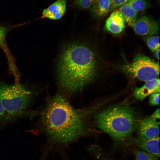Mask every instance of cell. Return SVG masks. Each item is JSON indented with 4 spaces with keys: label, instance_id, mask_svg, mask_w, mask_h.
Here are the masks:
<instances>
[{
    "label": "cell",
    "instance_id": "obj_1",
    "mask_svg": "<svg viewBox=\"0 0 160 160\" xmlns=\"http://www.w3.org/2000/svg\"><path fill=\"white\" fill-rule=\"evenodd\" d=\"M90 111L87 108H76L64 96L57 95L41 113L42 129L53 142L71 143L88 134Z\"/></svg>",
    "mask_w": 160,
    "mask_h": 160
},
{
    "label": "cell",
    "instance_id": "obj_2",
    "mask_svg": "<svg viewBox=\"0 0 160 160\" xmlns=\"http://www.w3.org/2000/svg\"><path fill=\"white\" fill-rule=\"evenodd\" d=\"M96 70L95 58L92 51L83 44L70 45L64 49L58 61L59 84L66 92H77L91 81Z\"/></svg>",
    "mask_w": 160,
    "mask_h": 160
},
{
    "label": "cell",
    "instance_id": "obj_3",
    "mask_svg": "<svg viewBox=\"0 0 160 160\" xmlns=\"http://www.w3.org/2000/svg\"><path fill=\"white\" fill-rule=\"evenodd\" d=\"M136 121L133 111L122 106L103 111L96 117L97 127L117 141L124 140L129 136L136 127Z\"/></svg>",
    "mask_w": 160,
    "mask_h": 160
},
{
    "label": "cell",
    "instance_id": "obj_4",
    "mask_svg": "<svg viewBox=\"0 0 160 160\" xmlns=\"http://www.w3.org/2000/svg\"><path fill=\"white\" fill-rule=\"evenodd\" d=\"M33 92L19 83L8 84L0 82V101L6 113L11 119L25 113L33 100Z\"/></svg>",
    "mask_w": 160,
    "mask_h": 160
},
{
    "label": "cell",
    "instance_id": "obj_5",
    "mask_svg": "<svg viewBox=\"0 0 160 160\" xmlns=\"http://www.w3.org/2000/svg\"><path fill=\"white\" fill-rule=\"evenodd\" d=\"M122 68L137 79L147 82L155 79L159 75L160 66L154 60L142 55H138L130 63Z\"/></svg>",
    "mask_w": 160,
    "mask_h": 160
},
{
    "label": "cell",
    "instance_id": "obj_6",
    "mask_svg": "<svg viewBox=\"0 0 160 160\" xmlns=\"http://www.w3.org/2000/svg\"><path fill=\"white\" fill-rule=\"evenodd\" d=\"M133 28L137 34L142 36H152L159 32L158 23L145 16L137 19Z\"/></svg>",
    "mask_w": 160,
    "mask_h": 160
},
{
    "label": "cell",
    "instance_id": "obj_7",
    "mask_svg": "<svg viewBox=\"0 0 160 160\" xmlns=\"http://www.w3.org/2000/svg\"><path fill=\"white\" fill-rule=\"evenodd\" d=\"M159 124L151 117L143 119L139 126L138 138L147 139L159 136Z\"/></svg>",
    "mask_w": 160,
    "mask_h": 160
},
{
    "label": "cell",
    "instance_id": "obj_8",
    "mask_svg": "<svg viewBox=\"0 0 160 160\" xmlns=\"http://www.w3.org/2000/svg\"><path fill=\"white\" fill-rule=\"evenodd\" d=\"M131 141L139 149L155 155L160 156V138L159 136L147 139H141L133 138Z\"/></svg>",
    "mask_w": 160,
    "mask_h": 160
},
{
    "label": "cell",
    "instance_id": "obj_9",
    "mask_svg": "<svg viewBox=\"0 0 160 160\" xmlns=\"http://www.w3.org/2000/svg\"><path fill=\"white\" fill-rule=\"evenodd\" d=\"M125 21L118 9L114 10L106 20L105 27L109 31L119 34L124 30Z\"/></svg>",
    "mask_w": 160,
    "mask_h": 160
},
{
    "label": "cell",
    "instance_id": "obj_10",
    "mask_svg": "<svg viewBox=\"0 0 160 160\" xmlns=\"http://www.w3.org/2000/svg\"><path fill=\"white\" fill-rule=\"evenodd\" d=\"M160 79L156 78L146 82L141 87H135L133 94L136 98L141 100L153 93L160 92Z\"/></svg>",
    "mask_w": 160,
    "mask_h": 160
},
{
    "label": "cell",
    "instance_id": "obj_11",
    "mask_svg": "<svg viewBox=\"0 0 160 160\" xmlns=\"http://www.w3.org/2000/svg\"><path fill=\"white\" fill-rule=\"evenodd\" d=\"M66 4V0H57L43 10V17L52 20L60 19L65 12Z\"/></svg>",
    "mask_w": 160,
    "mask_h": 160
},
{
    "label": "cell",
    "instance_id": "obj_12",
    "mask_svg": "<svg viewBox=\"0 0 160 160\" xmlns=\"http://www.w3.org/2000/svg\"><path fill=\"white\" fill-rule=\"evenodd\" d=\"M118 10L128 25L133 28L137 20V12L127 2L120 6Z\"/></svg>",
    "mask_w": 160,
    "mask_h": 160
},
{
    "label": "cell",
    "instance_id": "obj_13",
    "mask_svg": "<svg viewBox=\"0 0 160 160\" xmlns=\"http://www.w3.org/2000/svg\"><path fill=\"white\" fill-rule=\"evenodd\" d=\"M110 6V0H96L92 7L91 11L97 16H105L109 12Z\"/></svg>",
    "mask_w": 160,
    "mask_h": 160
},
{
    "label": "cell",
    "instance_id": "obj_14",
    "mask_svg": "<svg viewBox=\"0 0 160 160\" xmlns=\"http://www.w3.org/2000/svg\"><path fill=\"white\" fill-rule=\"evenodd\" d=\"M8 29L6 28L0 26V47L4 52L8 61H11L13 57L11 53L6 41V35Z\"/></svg>",
    "mask_w": 160,
    "mask_h": 160
},
{
    "label": "cell",
    "instance_id": "obj_15",
    "mask_svg": "<svg viewBox=\"0 0 160 160\" xmlns=\"http://www.w3.org/2000/svg\"><path fill=\"white\" fill-rule=\"evenodd\" d=\"M127 3L137 12L144 10L148 6L146 0H128Z\"/></svg>",
    "mask_w": 160,
    "mask_h": 160
},
{
    "label": "cell",
    "instance_id": "obj_16",
    "mask_svg": "<svg viewBox=\"0 0 160 160\" xmlns=\"http://www.w3.org/2000/svg\"><path fill=\"white\" fill-rule=\"evenodd\" d=\"M133 152L135 160H159V157L145 151L135 150Z\"/></svg>",
    "mask_w": 160,
    "mask_h": 160
},
{
    "label": "cell",
    "instance_id": "obj_17",
    "mask_svg": "<svg viewBox=\"0 0 160 160\" xmlns=\"http://www.w3.org/2000/svg\"><path fill=\"white\" fill-rule=\"evenodd\" d=\"M148 48L153 52H155L160 47V38L157 36L148 38L146 40Z\"/></svg>",
    "mask_w": 160,
    "mask_h": 160
},
{
    "label": "cell",
    "instance_id": "obj_18",
    "mask_svg": "<svg viewBox=\"0 0 160 160\" xmlns=\"http://www.w3.org/2000/svg\"><path fill=\"white\" fill-rule=\"evenodd\" d=\"M96 0H75L74 3L77 7L88 9L93 6Z\"/></svg>",
    "mask_w": 160,
    "mask_h": 160
},
{
    "label": "cell",
    "instance_id": "obj_19",
    "mask_svg": "<svg viewBox=\"0 0 160 160\" xmlns=\"http://www.w3.org/2000/svg\"><path fill=\"white\" fill-rule=\"evenodd\" d=\"M149 102L153 105H159L160 103V92H155L150 95Z\"/></svg>",
    "mask_w": 160,
    "mask_h": 160
},
{
    "label": "cell",
    "instance_id": "obj_20",
    "mask_svg": "<svg viewBox=\"0 0 160 160\" xmlns=\"http://www.w3.org/2000/svg\"><path fill=\"white\" fill-rule=\"evenodd\" d=\"M111 6L109 12L127 3L128 0H110Z\"/></svg>",
    "mask_w": 160,
    "mask_h": 160
},
{
    "label": "cell",
    "instance_id": "obj_21",
    "mask_svg": "<svg viewBox=\"0 0 160 160\" xmlns=\"http://www.w3.org/2000/svg\"><path fill=\"white\" fill-rule=\"evenodd\" d=\"M156 123L159 124L160 110L159 108L157 109L150 117Z\"/></svg>",
    "mask_w": 160,
    "mask_h": 160
},
{
    "label": "cell",
    "instance_id": "obj_22",
    "mask_svg": "<svg viewBox=\"0 0 160 160\" xmlns=\"http://www.w3.org/2000/svg\"><path fill=\"white\" fill-rule=\"evenodd\" d=\"M6 113L4 108L0 101V120L5 117Z\"/></svg>",
    "mask_w": 160,
    "mask_h": 160
},
{
    "label": "cell",
    "instance_id": "obj_23",
    "mask_svg": "<svg viewBox=\"0 0 160 160\" xmlns=\"http://www.w3.org/2000/svg\"><path fill=\"white\" fill-rule=\"evenodd\" d=\"M155 56L156 58L159 60L160 59V48L158 49L156 51Z\"/></svg>",
    "mask_w": 160,
    "mask_h": 160
},
{
    "label": "cell",
    "instance_id": "obj_24",
    "mask_svg": "<svg viewBox=\"0 0 160 160\" xmlns=\"http://www.w3.org/2000/svg\"><path fill=\"white\" fill-rule=\"evenodd\" d=\"M103 160H110L105 159H104Z\"/></svg>",
    "mask_w": 160,
    "mask_h": 160
}]
</instances>
